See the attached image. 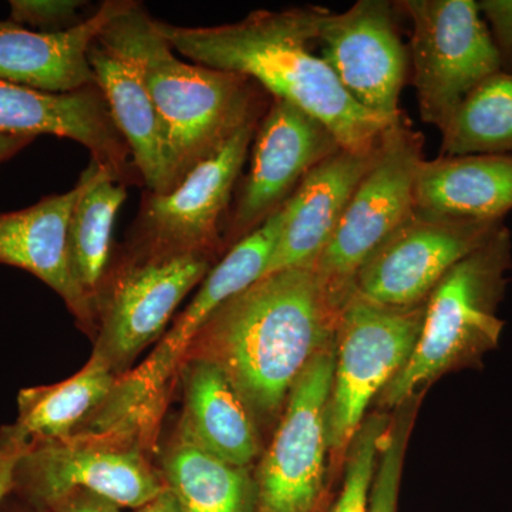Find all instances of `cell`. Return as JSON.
Masks as SVG:
<instances>
[{"label": "cell", "mask_w": 512, "mask_h": 512, "mask_svg": "<svg viewBox=\"0 0 512 512\" xmlns=\"http://www.w3.org/2000/svg\"><path fill=\"white\" fill-rule=\"evenodd\" d=\"M343 306L315 266L262 276L212 313L185 359L220 367L255 423L272 424L312 357L335 342Z\"/></svg>", "instance_id": "6da1fadb"}, {"label": "cell", "mask_w": 512, "mask_h": 512, "mask_svg": "<svg viewBox=\"0 0 512 512\" xmlns=\"http://www.w3.org/2000/svg\"><path fill=\"white\" fill-rule=\"evenodd\" d=\"M326 12L303 6L255 10L228 25L188 28L158 19L156 25L175 52L201 66L249 77L271 97L291 101L322 121L343 150L369 153L394 121L380 119L350 99L316 55Z\"/></svg>", "instance_id": "7a4b0ae2"}, {"label": "cell", "mask_w": 512, "mask_h": 512, "mask_svg": "<svg viewBox=\"0 0 512 512\" xmlns=\"http://www.w3.org/2000/svg\"><path fill=\"white\" fill-rule=\"evenodd\" d=\"M97 42L140 73L164 121L178 184L268 110V93L249 77L178 59L140 2L111 20Z\"/></svg>", "instance_id": "3957f363"}, {"label": "cell", "mask_w": 512, "mask_h": 512, "mask_svg": "<svg viewBox=\"0 0 512 512\" xmlns=\"http://www.w3.org/2000/svg\"><path fill=\"white\" fill-rule=\"evenodd\" d=\"M510 272L512 237L503 224L430 293L416 348L380 393V410H396L447 373L481 367L503 336L505 322L498 318V309Z\"/></svg>", "instance_id": "277c9868"}, {"label": "cell", "mask_w": 512, "mask_h": 512, "mask_svg": "<svg viewBox=\"0 0 512 512\" xmlns=\"http://www.w3.org/2000/svg\"><path fill=\"white\" fill-rule=\"evenodd\" d=\"M426 303L394 308L367 301L353 291L343 306L326 417L333 467L345 464L370 403L409 362L423 329Z\"/></svg>", "instance_id": "5b68a950"}, {"label": "cell", "mask_w": 512, "mask_h": 512, "mask_svg": "<svg viewBox=\"0 0 512 512\" xmlns=\"http://www.w3.org/2000/svg\"><path fill=\"white\" fill-rule=\"evenodd\" d=\"M394 5L412 22L409 53L420 119L441 133L468 94L501 72L493 39L474 0Z\"/></svg>", "instance_id": "8992f818"}, {"label": "cell", "mask_w": 512, "mask_h": 512, "mask_svg": "<svg viewBox=\"0 0 512 512\" xmlns=\"http://www.w3.org/2000/svg\"><path fill=\"white\" fill-rule=\"evenodd\" d=\"M424 136L402 114L384 131L380 153L356 188L338 229L315 266L330 292L345 305L363 262L416 210L417 174Z\"/></svg>", "instance_id": "52a82bcc"}, {"label": "cell", "mask_w": 512, "mask_h": 512, "mask_svg": "<svg viewBox=\"0 0 512 512\" xmlns=\"http://www.w3.org/2000/svg\"><path fill=\"white\" fill-rule=\"evenodd\" d=\"M214 256L153 254L128 247L119 268L107 271L96 299L100 333L94 355L117 376L164 332L178 305L211 271Z\"/></svg>", "instance_id": "ba28073f"}, {"label": "cell", "mask_w": 512, "mask_h": 512, "mask_svg": "<svg viewBox=\"0 0 512 512\" xmlns=\"http://www.w3.org/2000/svg\"><path fill=\"white\" fill-rule=\"evenodd\" d=\"M259 121L237 131L168 194L144 191L130 248L153 254L225 252L222 234Z\"/></svg>", "instance_id": "9c48e42d"}, {"label": "cell", "mask_w": 512, "mask_h": 512, "mask_svg": "<svg viewBox=\"0 0 512 512\" xmlns=\"http://www.w3.org/2000/svg\"><path fill=\"white\" fill-rule=\"evenodd\" d=\"M336 339L312 357L293 384L256 474V512H315L322 500L329 454L328 404Z\"/></svg>", "instance_id": "30bf717a"}, {"label": "cell", "mask_w": 512, "mask_h": 512, "mask_svg": "<svg viewBox=\"0 0 512 512\" xmlns=\"http://www.w3.org/2000/svg\"><path fill=\"white\" fill-rule=\"evenodd\" d=\"M340 148L322 121L291 101L271 97L256 128L251 168L225 222V251L284 208L305 175Z\"/></svg>", "instance_id": "8fae6325"}, {"label": "cell", "mask_w": 512, "mask_h": 512, "mask_svg": "<svg viewBox=\"0 0 512 512\" xmlns=\"http://www.w3.org/2000/svg\"><path fill=\"white\" fill-rule=\"evenodd\" d=\"M503 224L414 210L363 262L353 291L367 301L394 308L426 303L444 275Z\"/></svg>", "instance_id": "7c38bea8"}, {"label": "cell", "mask_w": 512, "mask_h": 512, "mask_svg": "<svg viewBox=\"0 0 512 512\" xmlns=\"http://www.w3.org/2000/svg\"><path fill=\"white\" fill-rule=\"evenodd\" d=\"M19 484L50 508L83 490L140 510L165 490L138 444L84 436L29 446L16 467Z\"/></svg>", "instance_id": "4fadbf2b"}, {"label": "cell", "mask_w": 512, "mask_h": 512, "mask_svg": "<svg viewBox=\"0 0 512 512\" xmlns=\"http://www.w3.org/2000/svg\"><path fill=\"white\" fill-rule=\"evenodd\" d=\"M396 12L387 0H359L343 13L328 9L319 33L320 57L342 89L362 109L390 123L403 114L400 94L410 63Z\"/></svg>", "instance_id": "5bb4252c"}, {"label": "cell", "mask_w": 512, "mask_h": 512, "mask_svg": "<svg viewBox=\"0 0 512 512\" xmlns=\"http://www.w3.org/2000/svg\"><path fill=\"white\" fill-rule=\"evenodd\" d=\"M0 133L69 138L86 147L92 160L121 184L143 185L97 84L72 93H47L0 80Z\"/></svg>", "instance_id": "9a60e30c"}, {"label": "cell", "mask_w": 512, "mask_h": 512, "mask_svg": "<svg viewBox=\"0 0 512 512\" xmlns=\"http://www.w3.org/2000/svg\"><path fill=\"white\" fill-rule=\"evenodd\" d=\"M380 144L369 153L340 148L305 175L284 205L281 232L265 275L316 264L356 188L375 165Z\"/></svg>", "instance_id": "2e32d148"}, {"label": "cell", "mask_w": 512, "mask_h": 512, "mask_svg": "<svg viewBox=\"0 0 512 512\" xmlns=\"http://www.w3.org/2000/svg\"><path fill=\"white\" fill-rule=\"evenodd\" d=\"M282 212L284 208L228 249L224 258L205 276L192 302L165 333L158 348L146 362L130 372L148 392L164 397L168 380L183 365L192 340L212 313L265 275L281 232Z\"/></svg>", "instance_id": "e0dca14e"}, {"label": "cell", "mask_w": 512, "mask_h": 512, "mask_svg": "<svg viewBox=\"0 0 512 512\" xmlns=\"http://www.w3.org/2000/svg\"><path fill=\"white\" fill-rule=\"evenodd\" d=\"M133 2L106 0L80 25L63 32H39L0 20V80L47 93H72L96 84L90 49Z\"/></svg>", "instance_id": "ac0fdd59"}, {"label": "cell", "mask_w": 512, "mask_h": 512, "mask_svg": "<svg viewBox=\"0 0 512 512\" xmlns=\"http://www.w3.org/2000/svg\"><path fill=\"white\" fill-rule=\"evenodd\" d=\"M80 185L42 198L32 207L0 212V264L35 275L60 295L84 325L92 326L96 306L73 275L69 224Z\"/></svg>", "instance_id": "d6986e66"}, {"label": "cell", "mask_w": 512, "mask_h": 512, "mask_svg": "<svg viewBox=\"0 0 512 512\" xmlns=\"http://www.w3.org/2000/svg\"><path fill=\"white\" fill-rule=\"evenodd\" d=\"M89 62L146 191L161 195L173 191L178 185L173 150L136 66L97 40L90 49Z\"/></svg>", "instance_id": "ffe728a7"}, {"label": "cell", "mask_w": 512, "mask_h": 512, "mask_svg": "<svg viewBox=\"0 0 512 512\" xmlns=\"http://www.w3.org/2000/svg\"><path fill=\"white\" fill-rule=\"evenodd\" d=\"M184 412L180 440L235 467L259 456L254 417L227 375L202 359L183 362Z\"/></svg>", "instance_id": "44dd1931"}, {"label": "cell", "mask_w": 512, "mask_h": 512, "mask_svg": "<svg viewBox=\"0 0 512 512\" xmlns=\"http://www.w3.org/2000/svg\"><path fill=\"white\" fill-rule=\"evenodd\" d=\"M416 210L458 220L504 221L512 211V156L470 154L424 160Z\"/></svg>", "instance_id": "7402d4cb"}, {"label": "cell", "mask_w": 512, "mask_h": 512, "mask_svg": "<svg viewBox=\"0 0 512 512\" xmlns=\"http://www.w3.org/2000/svg\"><path fill=\"white\" fill-rule=\"evenodd\" d=\"M109 363L94 355L77 375L19 393L12 429L28 446L73 436L109 396L117 382Z\"/></svg>", "instance_id": "603a6c76"}, {"label": "cell", "mask_w": 512, "mask_h": 512, "mask_svg": "<svg viewBox=\"0 0 512 512\" xmlns=\"http://www.w3.org/2000/svg\"><path fill=\"white\" fill-rule=\"evenodd\" d=\"M77 183L80 192L69 224L70 261L77 284L96 306L109 271L114 221L126 201L127 187L93 160Z\"/></svg>", "instance_id": "cb8c5ba5"}, {"label": "cell", "mask_w": 512, "mask_h": 512, "mask_svg": "<svg viewBox=\"0 0 512 512\" xmlns=\"http://www.w3.org/2000/svg\"><path fill=\"white\" fill-rule=\"evenodd\" d=\"M165 487L187 512H256L258 488L248 468L235 467L178 440L163 458Z\"/></svg>", "instance_id": "d4e9b609"}, {"label": "cell", "mask_w": 512, "mask_h": 512, "mask_svg": "<svg viewBox=\"0 0 512 512\" xmlns=\"http://www.w3.org/2000/svg\"><path fill=\"white\" fill-rule=\"evenodd\" d=\"M512 156V73L477 86L441 131L440 156Z\"/></svg>", "instance_id": "484cf974"}, {"label": "cell", "mask_w": 512, "mask_h": 512, "mask_svg": "<svg viewBox=\"0 0 512 512\" xmlns=\"http://www.w3.org/2000/svg\"><path fill=\"white\" fill-rule=\"evenodd\" d=\"M392 414L370 413L359 427L345 460V481L332 512H370L373 481Z\"/></svg>", "instance_id": "4316f807"}, {"label": "cell", "mask_w": 512, "mask_h": 512, "mask_svg": "<svg viewBox=\"0 0 512 512\" xmlns=\"http://www.w3.org/2000/svg\"><path fill=\"white\" fill-rule=\"evenodd\" d=\"M419 394L393 410L389 430L384 437L382 451L375 481H373L372 497H370V512H397L399 501L400 481L417 413H419L423 394Z\"/></svg>", "instance_id": "83f0119b"}, {"label": "cell", "mask_w": 512, "mask_h": 512, "mask_svg": "<svg viewBox=\"0 0 512 512\" xmlns=\"http://www.w3.org/2000/svg\"><path fill=\"white\" fill-rule=\"evenodd\" d=\"M10 18L16 25H29L39 32H63L80 25L83 10L89 3L82 0H10Z\"/></svg>", "instance_id": "f1b7e54d"}, {"label": "cell", "mask_w": 512, "mask_h": 512, "mask_svg": "<svg viewBox=\"0 0 512 512\" xmlns=\"http://www.w3.org/2000/svg\"><path fill=\"white\" fill-rule=\"evenodd\" d=\"M477 6L493 39L501 72L512 73V0H478Z\"/></svg>", "instance_id": "f546056e"}, {"label": "cell", "mask_w": 512, "mask_h": 512, "mask_svg": "<svg viewBox=\"0 0 512 512\" xmlns=\"http://www.w3.org/2000/svg\"><path fill=\"white\" fill-rule=\"evenodd\" d=\"M28 447L12 427L0 431V503L15 485L16 467Z\"/></svg>", "instance_id": "4dcf8cb0"}, {"label": "cell", "mask_w": 512, "mask_h": 512, "mask_svg": "<svg viewBox=\"0 0 512 512\" xmlns=\"http://www.w3.org/2000/svg\"><path fill=\"white\" fill-rule=\"evenodd\" d=\"M119 505L111 503L89 491L77 490L53 507L55 512H121Z\"/></svg>", "instance_id": "1f68e13d"}, {"label": "cell", "mask_w": 512, "mask_h": 512, "mask_svg": "<svg viewBox=\"0 0 512 512\" xmlns=\"http://www.w3.org/2000/svg\"><path fill=\"white\" fill-rule=\"evenodd\" d=\"M36 140L33 136H16V134L0 133V163L18 154Z\"/></svg>", "instance_id": "d6a6232c"}, {"label": "cell", "mask_w": 512, "mask_h": 512, "mask_svg": "<svg viewBox=\"0 0 512 512\" xmlns=\"http://www.w3.org/2000/svg\"><path fill=\"white\" fill-rule=\"evenodd\" d=\"M138 512H187L184 510L183 505L177 500V497L167 487L163 493L154 498L144 507H141Z\"/></svg>", "instance_id": "836d02e7"}, {"label": "cell", "mask_w": 512, "mask_h": 512, "mask_svg": "<svg viewBox=\"0 0 512 512\" xmlns=\"http://www.w3.org/2000/svg\"><path fill=\"white\" fill-rule=\"evenodd\" d=\"M315 512H318V511H315Z\"/></svg>", "instance_id": "e575fe53"}]
</instances>
